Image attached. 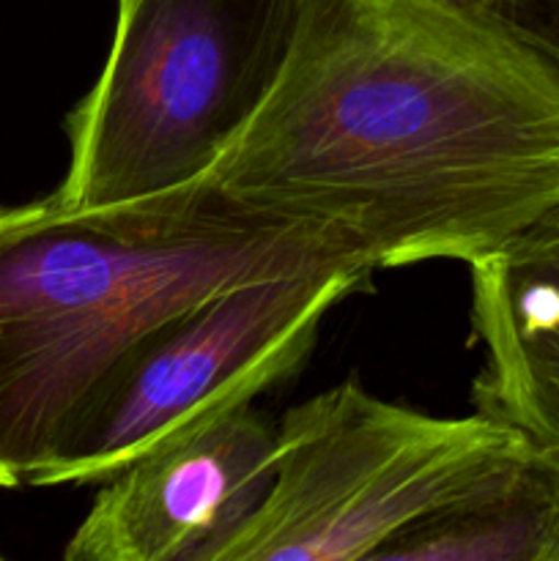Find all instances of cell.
Returning a JSON list of instances; mask_svg holds the SVG:
<instances>
[{
	"mask_svg": "<svg viewBox=\"0 0 559 561\" xmlns=\"http://www.w3.org/2000/svg\"><path fill=\"white\" fill-rule=\"evenodd\" d=\"M477 414L559 458V219L469 263Z\"/></svg>",
	"mask_w": 559,
	"mask_h": 561,
	"instance_id": "52a82bcc",
	"label": "cell"
},
{
	"mask_svg": "<svg viewBox=\"0 0 559 561\" xmlns=\"http://www.w3.org/2000/svg\"><path fill=\"white\" fill-rule=\"evenodd\" d=\"M277 471V431L230 405L102 482L64 561H192L258 507Z\"/></svg>",
	"mask_w": 559,
	"mask_h": 561,
	"instance_id": "8992f818",
	"label": "cell"
},
{
	"mask_svg": "<svg viewBox=\"0 0 559 561\" xmlns=\"http://www.w3.org/2000/svg\"><path fill=\"white\" fill-rule=\"evenodd\" d=\"M129 3H132V0H118V11L126 9V5H129Z\"/></svg>",
	"mask_w": 559,
	"mask_h": 561,
	"instance_id": "30bf717a",
	"label": "cell"
},
{
	"mask_svg": "<svg viewBox=\"0 0 559 561\" xmlns=\"http://www.w3.org/2000/svg\"><path fill=\"white\" fill-rule=\"evenodd\" d=\"M356 561H559V458L524 444Z\"/></svg>",
	"mask_w": 559,
	"mask_h": 561,
	"instance_id": "ba28073f",
	"label": "cell"
},
{
	"mask_svg": "<svg viewBox=\"0 0 559 561\" xmlns=\"http://www.w3.org/2000/svg\"><path fill=\"white\" fill-rule=\"evenodd\" d=\"M0 561H9V559H3V557H0Z\"/></svg>",
	"mask_w": 559,
	"mask_h": 561,
	"instance_id": "8fae6325",
	"label": "cell"
},
{
	"mask_svg": "<svg viewBox=\"0 0 559 561\" xmlns=\"http://www.w3.org/2000/svg\"><path fill=\"white\" fill-rule=\"evenodd\" d=\"M305 0H132L102 75L66 118L77 208L197 181L266 102Z\"/></svg>",
	"mask_w": 559,
	"mask_h": 561,
	"instance_id": "3957f363",
	"label": "cell"
},
{
	"mask_svg": "<svg viewBox=\"0 0 559 561\" xmlns=\"http://www.w3.org/2000/svg\"><path fill=\"white\" fill-rule=\"evenodd\" d=\"M524 444L477 411L433 416L376 398L351 378L285 414L266 496L192 561H356Z\"/></svg>",
	"mask_w": 559,
	"mask_h": 561,
	"instance_id": "277c9868",
	"label": "cell"
},
{
	"mask_svg": "<svg viewBox=\"0 0 559 561\" xmlns=\"http://www.w3.org/2000/svg\"><path fill=\"white\" fill-rule=\"evenodd\" d=\"M370 277L329 266L244 279L159 323L93 394L47 488L102 485L173 433L252 403L299 370L323 318Z\"/></svg>",
	"mask_w": 559,
	"mask_h": 561,
	"instance_id": "5b68a950",
	"label": "cell"
},
{
	"mask_svg": "<svg viewBox=\"0 0 559 561\" xmlns=\"http://www.w3.org/2000/svg\"><path fill=\"white\" fill-rule=\"evenodd\" d=\"M370 263L208 179L115 206H0V488H47L82 414L151 329L255 277Z\"/></svg>",
	"mask_w": 559,
	"mask_h": 561,
	"instance_id": "7a4b0ae2",
	"label": "cell"
},
{
	"mask_svg": "<svg viewBox=\"0 0 559 561\" xmlns=\"http://www.w3.org/2000/svg\"><path fill=\"white\" fill-rule=\"evenodd\" d=\"M203 179L376 268L475 263L559 219V47L422 0H305Z\"/></svg>",
	"mask_w": 559,
	"mask_h": 561,
	"instance_id": "6da1fadb",
	"label": "cell"
},
{
	"mask_svg": "<svg viewBox=\"0 0 559 561\" xmlns=\"http://www.w3.org/2000/svg\"><path fill=\"white\" fill-rule=\"evenodd\" d=\"M460 20L559 47V0H422Z\"/></svg>",
	"mask_w": 559,
	"mask_h": 561,
	"instance_id": "9c48e42d",
	"label": "cell"
}]
</instances>
